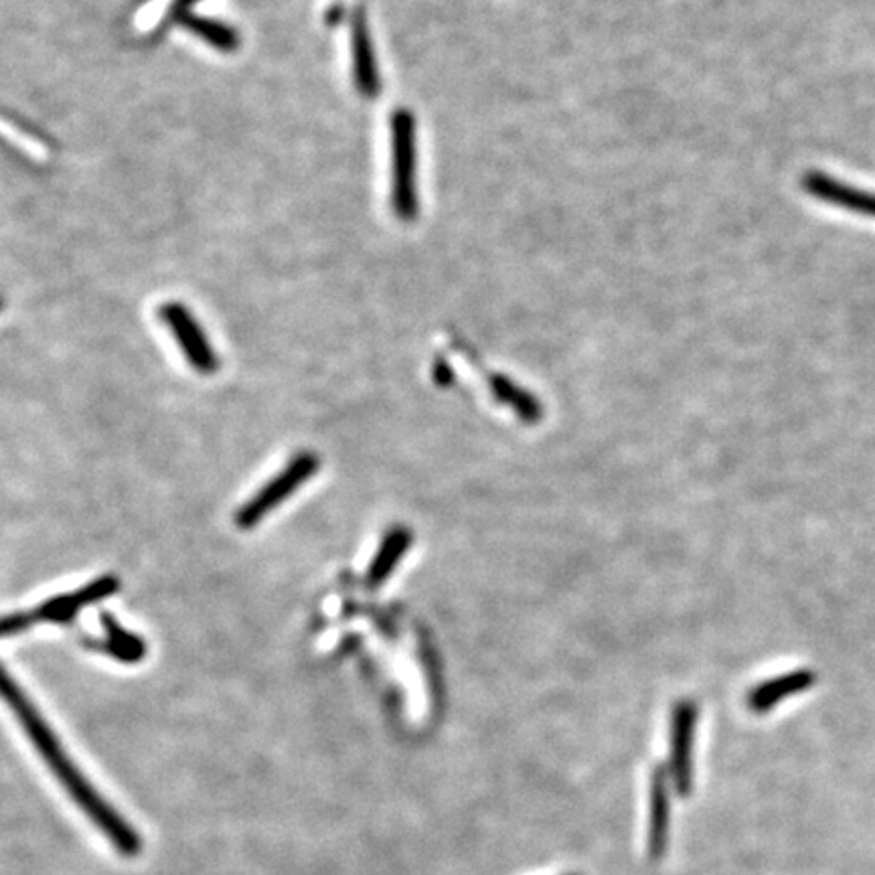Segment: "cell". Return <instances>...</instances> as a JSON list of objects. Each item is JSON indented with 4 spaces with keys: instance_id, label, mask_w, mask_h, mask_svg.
I'll use <instances>...</instances> for the list:
<instances>
[{
    "instance_id": "1",
    "label": "cell",
    "mask_w": 875,
    "mask_h": 875,
    "mask_svg": "<svg viewBox=\"0 0 875 875\" xmlns=\"http://www.w3.org/2000/svg\"><path fill=\"white\" fill-rule=\"evenodd\" d=\"M2 695L11 705L19 724L25 729L28 740L39 752L43 762L54 772L57 782L66 788L69 798L78 805L81 813L124 857L140 855L142 839L136 833L135 827L100 795V791L92 782L85 779V774L76 767V762L64 750L61 741L57 740L54 729L47 726L39 710L28 701L25 691L9 673L2 677Z\"/></svg>"
},
{
    "instance_id": "2",
    "label": "cell",
    "mask_w": 875,
    "mask_h": 875,
    "mask_svg": "<svg viewBox=\"0 0 875 875\" xmlns=\"http://www.w3.org/2000/svg\"><path fill=\"white\" fill-rule=\"evenodd\" d=\"M391 205L404 221L418 214L416 120L410 110H395L391 116Z\"/></svg>"
},
{
    "instance_id": "3",
    "label": "cell",
    "mask_w": 875,
    "mask_h": 875,
    "mask_svg": "<svg viewBox=\"0 0 875 875\" xmlns=\"http://www.w3.org/2000/svg\"><path fill=\"white\" fill-rule=\"evenodd\" d=\"M319 471V458L312 452H300L295 460L286 464L278 476H274L268 485L257 491L242 509L235 515V526L240 529L256 527L272 509L283 505V500L295 495L302 483H307Z\"/></svg>"
},
{
    "instance_id": "4",
    "label": "cell",
    "mask_w": 875,
    "mask_h": 875,
    "mask_svg": "<svg viewBox=\"0 0 875 875\" xmlns=\"http://www.w3.org/2000/svg\"><path fill=\"white\" fill-rule=\"evenodd\" d=\"M162 321L173 333L176 345L187 357L191 367L197 369L203 376L216 373L217 357L216 350L209 345L199 323L193 319L189 310L181 302H166L159 310Z\"/></svg>"
},
{
    "instance_id": "5",
    "label": "cell",
    "mask_w": 875,
    "mask_h": 875,
    "mask_svg": "<svg viewBox=\"0 0 875 875\" xmlns=\"http://www.w3.org/2000/svg\"><path fill=\"white\" fill-rule=\"evenodd\" d=\"M120 582L116 576H102V578L90 582L88 586H83L76 592L61 594L55 596L51 600L43 602L41 607L35 608L31 614V620L37 622H71L76 619V614L83 610V608L92 607L95 602L108 598L112 594L118 592Z\"/></svg>"
},
{
    "instance_id": "6",
    "label": "cell",
    "mask_w": 875,
    "mask_h": 875,
    "mask_svg": "<svg viewBox=\"0 0 875 875\" xmlns=\"http://www.w3.org/2000/svg\"><path fill=\"white\" fill-rule=\"evenodd\" d=\"M350 59H353L355 88L365 97H376L381 90L378 59L367 27V19L361 9H357L350 16Z\"/></svg>"
},
{
    "instance_id": "7",
    "label": "cell",
    "mask_w": 875,
    "mask_h": 875,
    "mask_svg": "<svg viewBox=\"0 0 875 875\" xmlns=\"http://www.w3.org/2000/svg\"><path fill=\"white\" fill-rule=\"evenodd\" d=\"M803 189L819 202L875 219V193L851 187L848 183L837 181L836 176L813 171L803 176Z\"/></svg>"
},
{
    "instance_id": "8",
    "label": "cell",
    "mask_w": 875,
    "mask_h": 875,
    "mask_svg": "<svg viewBox=\"0 0 875 875\" xmlns=\"http://www.w3.org/2000/svg\"><path fill=\"white\" fill-rule=\"evenodd\" d=\"M695 710L691 703L677 705L671 734V779L679 796L691 793V744H693Z\"/></svg>"
},
{
    "instance_id": "9",
    "label": "cell",
    "mask_w": 875,
    "mask_h": 875,
    "mask_svg": "<svg viewBox=\"0 0 875 875\" xmlns=\"http://www.w3.org/2000/svg\"><path fill=\"white\" fill-rule=\"evenodd\" d=\"M669 770L655 768L651 776V821H648V855L660 860L667 851L669 821H671V795H669Z\"/></svg>"
},
{
    "instance_id": "10",
    "label": "cell",
    "mask_w": 875,
    "mask_h": 875,
    "mask_svg": "<svg viewBox=\"0 0 875 875\" xmlns=\"http://www.w3.org/2000/svg\"><path fill=\"white\" fill-rule=\"evenodd\" d=\"M410 545H412V533L407 529L404 527L391 529L390 533L381 541L378 555L373 557L371 566L367 569V586L379 588L385 579L390 578L395 566L400 564V560L410 550Z\"/></svg>"
},
{
    "instance_id": "11",
    "label": "cell",
    "mask_w": 875,
    "mask_h": 875,
    "mask_svg": "<svg viewBox=\"0 0 875 875\" xmlns=\"http://www.w3.org/2000/svg\"><path fill=\"white\" fill-rule=\"evenodd\" d=\"M102 624L106 631V641L100 645L104 653L112 655L114 659L124 660V663H136L147 655V647L142 643V638H138L136 634L124 631L118 620L110 614L102 617Z\"/></svg>"
},
{
    "instance_id": "12",
    "label": "cell",
    "mask_w": 875,
    "mask_h": 875,
    "mask_svg": "<svg viewBox=\"0 0 875 875\" xmlns=\"http://www.w3.org/2000/svg\"><path fill=\"white\" fill-rule=\"evenodd\" d=\"M179 21H181L185 27L195 31L202 39L211 43L219 51H233V49L238 47V43H240L233 28L223 25V23H219V21H214V19H205V16L187 13L185 16H181Z\"/></svg>"
},
{
    "instance_id": "13",
    "label": "cell",
    "mask_w": 875,
    "mask_h": 875,
    "mask_svg": "<svg viewBox=\"0 0 875 875\" xmlns=\"http://www.w3.org/2000/svg\"><path fill=\"white\" fill-rule=\"evenodd\" d=\"M807 686V675H788V677H782V679H776V681L767 683V686L758 687L752 693L750 703H752L756 712H764L768 707H772L776 701H781L784 695H788L793 691H801Z\"/></svg>"
},
{
    "instance_id": "14",
    "label": "cell",
    "mask_w": 875,
    "mask_h": 875,
    "mask_svg": "<svg viewBox=\"0 0 875 875\" xmlns=\"http://www.w3.org/2000/svg\"><path fill=\"white\" fill-rule=\"evenodd\" d=\"M193 2H197V0H176L175 2V19H181V16H185V14L189 13V7Z\"/></svg>"
}]
</instances>
